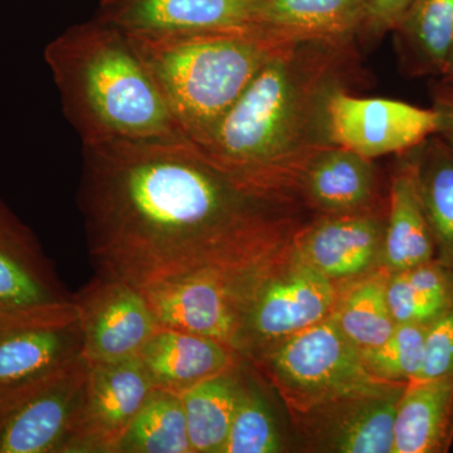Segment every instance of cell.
<instances>
[{"label": "cell", "instance_id": "cell-1", "mask_svg": "<svg viewBox=\"0 0 453 453\" xmlns=\"http://www.w3.org/2000/svg\"><path fill=\"white\" fill-rule=\"evenodd\" d=\"M82 148L89 256L97 275L140 290L277 261L316 217L301 196L241 183L188 138Z\"/></svg>", "mask_w": 453, "mask_h": 453}, {"label": "cell", "instance_id": "cell-2", "mask_svg": "<svg viewBox=\"0 0 453 453\" xmlns=\"http://www.w3.org/2000/svg\"><path fill=\"white\" fill-rule=\"evenodd\" d=\"M371 83L357 35L295 42L268 59L216 129L196 145L246 186L300 196L310 163L333 145L330 100Z\"/></svg>", "mask_w": 453, "mask_h": 453}, {"label": "cell", "instance_id": "cell-3", "mask_svg": "<svg viewBox=\"0 0 453 453\" xmlns=\"http://www.w3.org/2000/svg\"><path fill=\"white\" fill-rule=\"evenodd\" d=\"M68 122L82 146L187 138L120 29L94 18L44 50Z\"/></svg>", "mask_w": 453, "mask_h": 453}, {"label": "cell", "instance_id": "cell-4", "mask_svg": "<svg viewBox=\"0 0 453 453\" xmlns=\"http://www.w3.org/2000/svg\"><path fill=\"white\" fill-rule=\"evenodd\" d=\"M127 35L179 129L195 144L216 129L268 59L295 43L253 25Z\"/></svg>", "mask_w": 453, "mask_h": 453}, {"label": "cell", "instance_id": "cell-5", "mask_svg": "<svg viewBox=\"0 0 453 453\" xmlns=\"http://www.w3.org/2000/svg\"><path fill=\"white\" fill-rule=\"evenodd\" d=\"M253 365L266 374L292 417L340 399L386 388L333 316L282 340Z\"/></svg>", "mask_w": 453, "mask_h": 453}, {"label": "cell", "instance_id": "cell-6", "mask_svg": "<svg viewBox=\"0 0 453 453\" xmlns=\"http://www.w3.org/2000/svg\"><path fill=\"white\" fill-rule=\"evenodd\" d=\"M339 285L297 261L292 252L268 266L253 288L237 351L256 362L294 334L333 314Z\"/></svg>", "mask_w": 453, "mask_h": 453}, {"label": "cell", "instance_id": "cell-7", "mask_svg": "<svg viewBox=\"0 0 453 453\" xmlns=\"http://www.w3.org/2000/svg\"><path fill=\"white\" fill-rule=\"evenodd\" d=\"M277 261L249 270L195 273L142 292L160 327L214 339L237 351L253 288L261 273Z\"/></svg>", "mask_w": 453, "mask_h": 453}, {"label": "cell", "instance_id": "cell-8", "mask_svg": "<svg viewBox=\"0 0 453 453\" xmlns=\"http://www.w3.org/2000/svg\"><path fill=\"white\" fill-rule=\"evenodd\" d=\"M88 371L81 357L46 380L0 395V453L70 451Z\"/></svg>", "mask_w": 453, "mask_h": 453}, {"label": "cell", "instance_id": "cell-9", "mask_svg": "<svg viewBox=\"0 0 453 453\" xmlns=\"http://www.w3.org/2000/svg\"><path fill=\"white\" fill-rule=\"evenodd\" d=\"M333 145L378 159L402 155L437 134L438 116L432 107L390 98L360 97L340 91L327 106Z\"/></svg>", "mask_w": 453, "mask_h": 453}, {"label": "cell", "instance_id": "cell-10", "mask_svg": "<svg viewBox=\"0 0 453 453\" xmlns=\"http://www.w3.org/2000/svg\"><path fill=\"white\" fill-rule=\"evenodd\" d=\"M77 314L35 235L0 201V324Z\"/></svg>", "mask_w": 453, "mask_h": 453}, {"label": "cell", "instance_id": "cell-11", "mask_svg": "<svg viewBox=\"0 0 453 453\" xmlns=\"http://www.w3.org/2000/svg\"><path fill=\"white\" fill-rule=\"evenodd\" d=\"M73 299L89 365L138 356L160 327L144 292L120 280L97 275Z\"/></svg>", "mask_w": 453, "mask_h": 453}, {"label": "cell", "instance_id": "cell-12", "mask_svg": "<svg viewBox=\"0 0 453 453\" xmlns=\"http://www.w3.org/2000/svg\"><path fill=\"white\" fill-rule=\"evenodd\" d=\"M407 383L350 395L294 419L312 451L393 453L396 408Z\"/></svg>", "mask_w": 453, "mask_h": 453}, {"label": "cell", "instance_id": "cell-13", "mask_svg": "<svg viewBox=\"0 0 453 453\" xmlns=\"http://www.w3.org/2000/svg\"><path fill=\"white\" fill-rule=\"evenodd\" d=\"M387 211L316 216L292 242V256L332 281L342 283L381 266Z\"/></svg>", "mask_w": 453, "mask_h": 453}, {"label": "cell", "instance_id": "cell-14", "mask_svg": "<svg viewBox=\"0 0 453 453\" xmlns=\"http://www.w3.org/2000/svg\"><path fill=\"white\" fill-rule=\"evenodd\" d=\"M153 389L139 356L89 365L81 416L68 452L113 453Z\"/></svg>", "mask_w": 453, "mask_h": 453}, {"label": "cell", "instance_id": "cell-15", "mask_svg": "<svg viewBox=\"0 0 453 453\" xmlns=\"http://www.w3.org/2000/svg\"><path fill=\"white\" fill-rule=\"evenodd\" d=\"M81 357L80 315L0 324V395L46 380Z\"/></svg>", "mask_w": 453, "mask_h": 453}, {"label": "cell", "instance_id": "cell-16", "mask_svg": "<svg viewBox=\"0 0 453 453\" xmlns=\"http://www.w3.org/2000/svg\"><path fill=\"white\" fill-rule=\"evenodd\" d=\"M252 0H103L97 19L127 35H183L251 25Z\"/></svg>", "mask_w": 453, "mask_h": 453}, {"label": "cell", "instance_id": "cell-17", "mask_svg": "<svg viewBox=\"0 0 453 453\" xmlns=\"http://www.w3.org/2000/svg\"><path fill=\"white\" fill-rule=\"evenodd\" d=\"M300 196L315 216L384 211L381 175L375 160L332 145L310 163L300 183Z\"/></svg>", "mask_w": 453, "mask_h": 453}, {"label": "cell", "instance_id": "cell-18", "mask_svg": "<svg viewBox=\"0 0 453 453\" xmlns=\"http://www.w3.org/2000/svg\"><path fill=\"white\" fill-rule=\"evenodd\" d=\"M154 388L181 393L244 359L217 340L159 327L138 354Z\"/></svg>", "mask_w": 453, "mask_h": 453}, {"label": "cell", "instance_id": "cell-19", "mask_svg": "<svg viewBox=\"0 0 453 453\" xmlns=\"http://www.w3.org/2000/svg\"><path fill=\"white\" fill-rule=\"evenodd\" d=\"M434 238L419 196L417 146L398 155L390 175L381 270L403 273L434 258Z\"/></svg>", "mask_w": 453, "mask_h": 453}, {"label": "cell", "instance_id": "cell-20", "mask_svg": "<svg viewBox=\"0 0 453 453\" xmlns=\"http://www.w3.org/2000/svg\"><path fill=\"white\" fill-rule=\"evenodd\" d=\"M453 442V377L408 381L396 408L393 453H446Z\"/></svg>", "mask_w": 453, "mask_h": 453}, {"label": "cell", "instance_id": "cell-21", "mask_svg": "<svg viewBox=\"0 0 453 453\" xmlns=\"http://www.w3.org/2000/svg\"><path fill=\"white\" fill-rule=\"evenodd\" d=\"M365 0H252L251 25L296 42L357 35Z\"/></svg>", "mask_w": 453, "mask_h": 453}, {"label": "cell", "instance_id": "cell-22", "mask_svg": "<svg viewBox=\"0 0 453 453\" xmlns=\"http://www.w3.org/2000/svg\"><path fill=\"white\" fill-rule=\"evenodd\" d=\"M390 33L404 76L440 79L453 47V0H412Z\"/></svg>", "mask_w": 453, "mask_h": 453}, {"label": "cell", "instance_id": "cell-23", "mask_svg": "<svg viewBox=\"0 0 453 453\" xmlns=\"http://www.w3.org/2000/svg\"><path fill=\"white\" fill-rule=\"evenodd\" d=\"M242 365L181 393L193 453H222L242 395Z\"/></svg>", "mask_w": 453, "mask_h": 453}, {"label": "cell", "instance_id": "cell-24", "mask_svg": "<svg viewBox=\"0 0 453 453\" xmlns=\"http://www.w3.org/2000/svg\"><path fill=\"white\" fill-rule=\"evenodd\" d=\"M417 180L434 258L453 271V151L437 134L417 146Z\"/></svg>", "mask_w": 453, "mask_h": 453}, {"label": "cell", "instance_id": "cell-25", "mask_svg": "<svg viewBox=\"0 0 453 453\" xmlns=\"http://www.w3.org/2000/svg\"><path fill=\"white\" fill-rule=\"evenodd\" d=\"M389 273H374L339 285L333 319L360 351L380 347L396 324L387 300Z\"/></svg>", "mask_w": 453, "mask_h": 453}, {"label": "cell", "instance_id": "cell-26", "mask_svg": "<svg viewBox=\"0 0 453 453\" xmlns=\"http://www.w3.org/2000/svg\"><path fill=\"white\" fill-rule=\"evenodd\" d=\"M113 453H193L180 395L154 388Z\"/></svg>", "mask_w": 453, "mask_h": 453}, {"label": "cell", "instance_id": "cell-27", "mask_svg": "<svg viewBox=\"0 0 453 453\" xmlns=\"http://www.w3.org/2000/svg\"><path fill=\"white\" fill-rule=\"evenodd\" d=\"M283 438L266 396L253 381L244 380L242 395L222 453H279Z\"/></svg>", "mask_w": 453, "mask_h": 453}, {"label": "cell", "instance_id": "cell-28", "mask_svg": "<svg viewBox=\"0 0 453 453\" xmlns=\"http://www.w3.org/2000/svg\"><path fill=\"white\" fill-rule=\"evenodd\" d=\"M428 325L396 324L380 347L362 351L363 362L374 377L388 381H407L418 375L425 359Z\"/></svg>", "mask_w": 453, "mask_h": 453}, {"label": "cell", "instance_id": "cell-29", "mask_svg": "<svg viewBox=\"0 0 453 453\" xmlns=\"http://www.w3.org/2000/svg\"><path fill=\"white\" fill-rule=\"evenodd\" d=\"M411 323L431 324L453 303V271L436 258L403 271Z\"/></svg>", "mask_w": 453, "mask_h": 453}, {"label": "cell", "instance_id": "cell-30", "mask_svg": "<svg viewBox=\"0 0 453 453\" xmlns=\"http://www.w3.org/2000/svg\"><path fill=\"white\" fill-rule=\"evenodd\" d=\"M453 377V303L431 324L426 334L425 359L414 380Z\"/></svg>", "mask_w": 453, "mask_h": 453}, {"label": "cell", "instance_id": "cell-31", "mask_svg": "<svg viewBox=\"0 0 453 453\" xmlns=\"http://www.w3.org/2000/svg\"><path fill=\"white\" fill-rule=\"evenodd\" d=\"M411 3L412 0H365L357 32L360 46L375 43L392 32Z\"/></svg>", "mask_w": 453, "mask_h": 453}, {"label": "cell", "instance_id": "cell-32", "mask_svg": "<svg viewBox=\"0 0 453 453\" xmlns=\"http://www.w3.org/2000/svg\"><path fill=\"white\" fill-rule=\"evenodd\" d=\"M432 109L438 116L437 135L445 140L453 151V85L434 80L431 89Z\"/></svg>", "mask_w": 453, "mask_h": 453}, {"label": "cell", "instance_id": "cell-33", "mask_svg": "<svg viewBox=\"0 0 453 453\" xmlns=\"http://www.w3.org/2000/svg\"><path fill=\"white\" fill-rule=\"evenodd\" d=\"M436 80H441V81L453 85V47L451 53H449V61H447L446 68L445 71H443L442 76Z\"/></svg>", "mask_w": 453, "mask_h": 453}]
</instances>
